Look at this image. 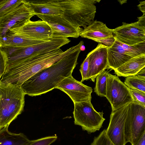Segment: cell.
Returning a JSON list of instances; mask_svg holds the SVG:
<instances>
[{
  "label": "cell",
  "instance_id": "6da1fadb",
  "mask_svg": "<svg viewBox=\"0 0 145 145\" xmlns=\"http://www.w3.org/2000/svg\"><path fill=\"white\" fill-rule=\"evenodd\" d=\"M79 44L74 51L25 81L20 86L24 94L34 96L45 93L55 88L61 81L72 75L77 64L84 42L81 41Z\"/></svg>",
  "mask_w": 145,
  "mask_h": 145
},
{
  "label": "cell",
  "instance_id": "7a4b0ae2",
  "mask_svg": "<svg viewBox=\"0 0 145 145\" xmlns=\"http://www.w3.org/2000/svg\"><path fill=\"white\" fill-rule=\"evenodd\" d=\"M79 43L63 51L60 48L44 52L7 66L0 82L21 86L40 71L59 60L74 51Z\"/></svg>",
  "mask_w": 145,
  "mask_h": 145
},
{
  "label": "cell",
  "instance_id": "3957f363",
  "mask_svg": "<svg viewBox=\"0 0 145 145\" xmlns=\"http://www.w3.org/2000/svg\"><path fill=\"white\" fill-rule=\"evenodd\" d=\"M25 95L20 86L0 81V130L9 126L23 111Z\"/></svg>",
  "mask_w": 145,
  "mask_h": 145
},
{
  "label": "cell",
  "instance_id": "277c9868",
  "mask_svg": "<svg viewBox=\"0 0 145 145\" xmlns=\"http://www.w3.org/2000/svg\"><path fill=\"white\" fill-rule=\"evenodd\" d=\"M63 13L61 16L73 25L84 28L94 20L96 13L95 4L101 0H57Z\"/></svg>",
  "mask_w": 145,
  "mask_h": 145
},
{
  "label": "cell",
  "instance_id": "5b68a950",
  "mask_svg": "<svg viewBox=\"0 0 145 145\" xmlns=\"http://www.w3.org/2000/svg\"><path fill=\"white\" fill-rule=\"evenodd\" d=\"M70 41L68 38H56L26 47L6 46H2L0 49L7 55L8 66L39 54L60 48Z\"/></svg>",
  "mask_w": 145,
  "mask_h": 145
},
{
  "label": "cell",
  "instance_id": "8992f818",
  "mask_svg": "<svg viewBox=\"0 0 145 145\" xmlns=\"http://www.w3.org/2000/svg\"><path fill=\"white\" fill-rule=\"evenodd\" d=\"M73 112L75 125L81 127L83 130L89 133L99 131L105 120L103 113L97 112L91 101H83L74 103Z\"/></svg>",
  "mask_w": 145,
  "mask_h": 145
},
{
  "label": "cell",
  "instance_id": "52a82bcc",
  "mask_svg": "<svg viewBox=\"0 0 145 145\" xmlns=\"http://www.w3.org/2000/svg\"><path fill=\"white\" fill-rule=\"evenodd\" d=\"M144 54H145V41L129 46L115 39L113 44L107 47V69L114 70L133 57Z\"/></svg>",
  "mask_w": 145,
  "mask_h": 145
},
{
  "label": "cell",
  "instance_id": "ba28073f",
  "mask_svg": "<svg viewBox=\"0 0 145 145\" xmlns=\"http://www.w3.org/2000/svg\"><path fill=\"white\" fill-rule=\"evenodd\" d=\"M145 131V107L132 102L129 104L125 127L126 142L135 145Z\"/></svg>",
  "mask_w": 145,
  "mask_h": 145
},
{
  "label": "cell",
  "instance_id": "9c48e42d",
  "mask_svg": "<svg viewBox=\"0 0 145 145\" xmlns=\"http://www.w3.org/2000/svg\"><path fill=\"white\" fill-rule=\"evenodd\" d=\"M106 97L111 105L112 111L133 102L129 88L118 76L109 73Z\"/></svg>",
  "mask_w": 145,
  "mask_h": 145
},
{
  "label": "cell",
  "instance_id": "30bf717a",
  "mask_svg": "<svg viewBox=\"0 0 145 145\" xmlns=\"http://www.w3.org/2000/svg\"><path fill=\"white\" fill-rule=\"evenodd\" d=\"M36 15L27 1L0 18V38L4 37L10 29L20 26Z\"/></svg>",
  "mask_w": 145,
  "mask_h": 145
},
{
  "label": "cell",
  "instance_id": "8fae6325",
  "mask_svg": "<svg viewBox=\"0 0 145 145\" xmlns=\"http://www.w3.org/2000/svg\"><path fill=\"white\" fill-rule=\"evenodd\" d=\"M128 104L112 111L109 123L106 132L107 136L115 145H125V127Z\"/></svg>",
  "mask_w": 145,
  "mask_h": 145
},
{
  "label": "cell",
  "instance_id": "7c38bea8",
  "mask_svg": "<svg viewBox=\"0 0 145 145\" xmlns=\"http://www.w3.org/2000/svg\"><path fill=\"white\" fill-rule=\"evenodd\" d=\"M50 26L53 38H78L83 31L82 28L73 25L60 15L37 14Z\"/></svg>",
  "mask_w": 145,
  "mask_h": 145
},
{
  "label": "cell",
  "instance_id": "4fadbf2b",
  "mask_svg": "<svg viewBox=\"0 0 145 145\" xmlns=\"http://www.w3.org/2000/svg\"><path fill=\"white\" fill-rule=\"evenodd\" d=\"M122 25L112 29L113 37L120 42L133 46L145 41V26L137 22L130 24L122 23Z\"/></svg>",
  "mask_w": 145,
  "mask_h": 145
},
{
  "label": "cell",
  "instance_id": "5bb4252c",
  "mask_svg": "<svg viewBox=\"0 0 145 145\" xmlns=\"http://www.w3.org/2000/svg\"><path fill=\"white\" fill-rule=\"evenodd\" d=\"M10 32L33 39L47 41L52 39L51 29L44 21L29 20L22 25L10 29Z\"/></svg>",
  "mask_w": 145,
  "mask_h": 145
},
{
  "label": "cell",
  "instance_id": "9a60e30c",
  "mask_svg": "<svg viewBox=\"0 0 145 145\" xmlns=\"http://www.w3.org/2000/svg\"><path fill=\"white\" fill-rule=\"evenodd\" d=\"M55 88L59 89L67 94L74 103L91 101L92 88L77 80L72 75L61 81Z\"/></svg>",
  "mask_w": 145,
  "mask_h": 145
},
{
  "label": "cell",
  "instance_id": "2e32d148",
  "mask_svg": "<svg viewBox=\"0 0 145 145\" xmlns=\"http://www.w3.org/2000/svg\"><path fill=\"white\" fill-rule=\"evenodd\" d=\"M108 47L99 43L96 48L87 54L89 59L88 78L93 82L97 76L107 68Z\"/></svg>",
  "mask_w": 145,
  "mask_h": 145
},
{
  "label": "cell",
  "instance_id": "e0dca14e",
  "mask_svg": "<svg viewBox=\"0 0 145 145\" xmlns=\"http://www.w3.org/2000/svg\"><path fill=\"white\" fill-rule=\"evenodd\" d=\"M36 15L62 16L63 12L57 0L27 1Z\"/></svg>",
  "mask_w": 145,
  "mask_h": 145
},
{
  "label": "cell",
  "instance_id": "ac0fdd59",
  "mask_svg": "<svg viewBox=\"0 0 145 145\" xmlns=\"http://www.w3.org/2000/svg\"><path fill=\"white\" fill-rule=\"evenodd\" d=\"M80 36L92 40L113 37L112 29L108 28L105 24L96 20L83 29Z\"/></svg>",
  "mask_w": 145,
  "mask_h": 145
},
{
  "label": "cell",
  "instance_id": "d6986e66",
  "mask_svg": "<svg viewBox=\"0 0 145 145\" xmlns=\"http://www.w3.org/2000/svg\"><path fill=\"white\" fill-rule=\"evenodd\" d=\"M145 67V54L135 57L114 70L118 76L127 77L136 75Z\"/></svg>",
  "mask_w": 145,
  "mask_h": 145
},
{
  "label": "cell",
  "instance_id": "ffe728a7",
  "mask_svg": "<svg viewBox=\"0 0 145 145\" xmlns=\"http://www.w3.org/2000/svg\"><path fill=\"white\" fill-rule=\"evenodd\" d=\"M44 41L26 37L8 31L3 38H0L2 46H9L25 47L41 43Z\"/></svg>",
  "mask_w": 145,
  "mask_h": 145
},
{
  "label": "cell",
  "instance_id": "44dd1931",
  "mask_svg": "<svg viewBox=\"0 0 145 145\" xmlns=\"http://www.w3.org/2000/svg\"><path fill=\"white\" fill-rule=\"evenodd\" d=\"M9 126L0 130V145H28L30 140L23 133H11Z\"/></svg>",
  "mask_w": 145,
  "mask_h": 145
},
{
  "label": "cell",
  "instance_id": "7402d4cb",
  "mask_svg": "<svg viewBox=\"0 0 145 145\" xmlns=\"http://www.w3.org/2000/svg\"><path fill=\"white\" fill-rule=\"evenodd\" d=\"M108 72L105 70L98 74L96 77V84L94 91L97 95L106 97L107 85V78Z\"/></svg>",
  "mask_w": 145,
  "mask_h": 145
},
{
  "label": "cell",
  "instance_id": "603a6c76",
  "mask_svg": "<svg viewBox=\"0 0 145 145\" xmlns=\"http://www.w3.org/2000/svg\"><path fill=\"white\" fill-rule=\"evenodd\" d=\"M124 84L129 88L145 93V78L136 75L126 77Z\"/></svg>",
  "mask_w": 145,
  "mask_h": 145
},
{
  "label": "cell",
  "instance_id": "cb8c5ba5",
  "mask_svg": "<svg viewBox=\"0 0 145 145\" xmlns=\"http://www.w3.org/2000/svg\"><path fill=\"white\" fill-rule=\"evenodd\" d=\"M24 0H3L0 1V18L22 4Z\"/></svg>",
  "mask_w": 145,
  "mask_h": 145
},
{
  "label": "cell",
  "instance_id": "d4e9b609",
  "mask_svg": "<svg viewBox=\"0 0 145 145\" xmlns=\"http://www.w3.org/2000/svg\"><path fill=\"white\" fill-rule=\"evenodd\" d=\"M90 145H115L107 136L106 129L103 130L95 137Z\"/></svg>",
  "mask_w": 145,
  "mask_h": 145
},
{
  "label": "cell",
  "instance_id": "484cf974",
  "mask_svg": "<svg viewBox=\"0 0 145 145\" xmlns=\"http://www.w3.org/2000/svg\"><path fill=\"white\" fill-rule=\"evenodd\" d=\"M129 89L133 102L145 107V93L134 89Z\"/></svg>",
  "mask_w": 145,
  "mask_h": 145
},
{
  "label": "cell",
  "instance_id": "4316f807",
  "mask_svg": "<svg viewBox=\"0 0 145 145\" xmlns=\"http://www.w3.org/2000/svg\"><path fill=\"white\" fill-rule=\"evenodd\" d=\"M56 135L49 136L37 140H31L28 145H50L57 139Z\"/></svg>",
  "mask_w": 145,
  "mask_h": 145
},
{
  "label": "cell",
  "instance_id": "83f0119b",
  "mask_svg": "<svg viewBox=\"0 0 145 145\" xmlns=\"http://www.w3.org/2000/svg\"><path fill=\"white\" fill-rule=\"evenodd\" d=\"M89 67V59L87 55L86 58L80 66V71L81 73L82 79L81 81L82 82L85 80H88V74Z\"/></svg>",
  "mask_w": 145,
  "mask_h": 145
},
{
  "label": "cell",
  "instance_id": "f1b7e54d",
  "mask_svg": "<svg viewBox=\"0 0 145 145\" xmlns=\"http://www.w3.org/2000/svg\"><path fill=\"white\" fill-rule=\"evenodd\" d=\"M7 65V55L0 49V81L5 72Z\"/></svg>",
  "mask_w": 145,
  "mask_h": 145
},
{
  "label": "cell",
  "instance_id": "f546056e",
  "mask_svg": "<svg viewBox=\"0 0 145 145\" xmlns=\"http://www.w3.org/2000/svg\"><path fill=\"white\" fill-rule=\"evenodd\" d=\"M92 40L98 43L103 44L107 47H110L113 44L115 39L113 37L112 38H108L101 39H94Z\"/></svg>",
  "mask_w": 145,
  "mask_h": 145
},
{
  "label": "cell",
  "instance_id": "4dcf8cb0",
  "mask_svg": "<svg viewBox=\"0 0 145 145\" xmlns=\"http://www.w3.org/2000/svg\"><path fill=\"white\" fill-rule=\"evenodd\" d=\"M135 145H145V131Z\"/></svg>",
  "mask_w": 145,
  "mask_h": 145
},
{
  "label": "cell",
  "instance_id": "1f68e13d",
  "mask_svg": "<svg viewBox=\"0 0 145 145\" xmlns=\"http://www.w3.org/2000/svg\"><path fill=\"white\" fill-rule=\"evenodd\" d=\"M138 8L143 13V15H145V1H141L137 5Z\"/></svg>",
  "mask_w": 145,
  "mask_h": 145
},
{
  "label": "cell",
  "instance_id": "d6a6232c",
  "mask_svg": "<svg viewBox=\"0 0 145 145\" xmlns=\"http://www.w3.org/2000/svg\"><path fill=\"white\" fill-rule=\"evenodd\" d=\"M138 21H137L140 25L145 26V15H143L142 16L138 17Z\"/></svg>",
  "mask_w": 145,
  "mask_h": 145
},
{
  "label": "cell",
  "instance_id": "836d02e7",
  "mask_svg": "<svg viewBox=\"0 0 145 145\" xmlns=\"http://www.w3.org/2000/svg\"><path fill=\"white\" fill-rule=\"evenodd\" d=\"M145 67L141 70L136 75L137 76L145 78Z\"/></svg>",
  "mask_w": 145,
  "mask_h": 145
},
{
  "label": "cell",
  "instance_id": "e575fe53",
  "mask_svg": "<svg viewBox=\"0 0 145 145\" xmlns=\"http://www.w3.org/2000/svg\"><path fill=\"white\" fill-rule=\"evenodd\" d=\"M2 46V45H1V43H0V48L1 46Z\"/></svg>",
  "mask_w": 145,
  "mask_h": 145
},
{
  "label": "cell",
  "instance_id": "d590c367",
  "mask_svg": "<svg viewBox=\"0 0 145 145\" xmlns=\"http://www.w3.org/2000/svg\"></svg>",
  "mask_w": 145,
  "mask_h": 145
}]
</instances>
